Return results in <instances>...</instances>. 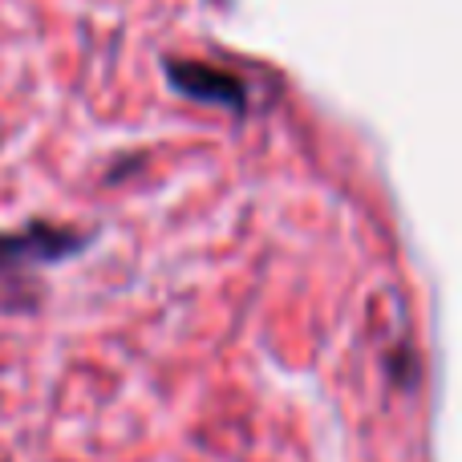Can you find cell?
Masks as SVG:
<instances>
[{
    "mask_svg": "<svg viewBox=\"0 0 462 462\" xmlns=\"http://www.w3.org/2000/svg\"><path fill=\"white\" fill-rule=\"evenodd\" d=\"M94 244V227L57 219H29L16 231H0V317H32L41 309V272L78 260Z\"/></svg>",
    "mask_w": 462,
    "mask_h": 462,
    "instance_id": "obj_1",
    "label": "cell"
},
{
    "mask_svg": "<svg viewBox=\"0 0 462 462\" xmlns=\"http://www.w3.org/2000/svg\"><path fill=\"white\" fill-rule=\"evenodd\" d=\"M162 78L187 102L211 106V110H224L244 118L247 106H252V94H247V81L239 73L224 69V65L199 61V57H162Z\"/></svg>",
    "mask_w": 462,
    "mask_h": 462,
    "instance_id": "obj_2",
    "label": "cell"
}]
</instances>
